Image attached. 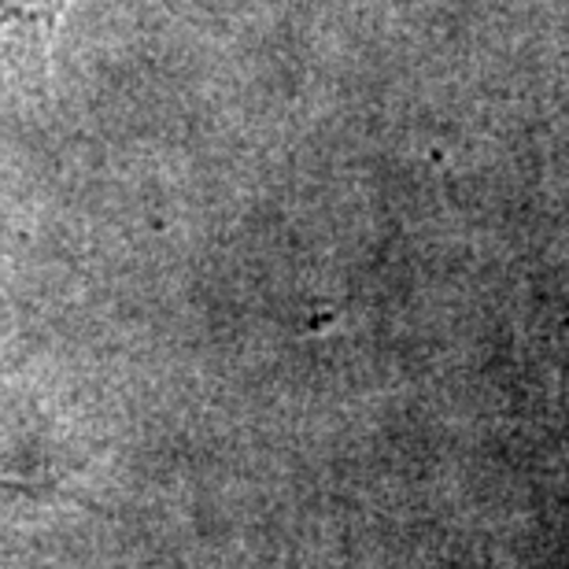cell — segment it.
<instances>
[{"label": "cell", "mask_w": 569, "mask_h": 569, "mask_svg": "<svg viewBox=\"0 0 569 569\" xmlns=\"http://www.w3.org/2000/svg\"><path fill=\"white\" fill-rule=\"evenodd\" d=\"M71 0H0V56L22 67L44 63Z\"/></svg>", "instance_id": "cell-1"}, {"label": "cell", "mask_w": 569, "mask_h": 569, "mask_svg": "<svg viewBox=\"0 0 569 569\" xmlns=\"http://www.w3.org/2000/svg\"><path fill=\"white\" fill-rule=\"evenodd\" d=\"M543 356H548L551 370L555 415H559V429L569 443V267L543 311Z\"/></svg>", "instance_id": "cell-2"}]
</instances>
